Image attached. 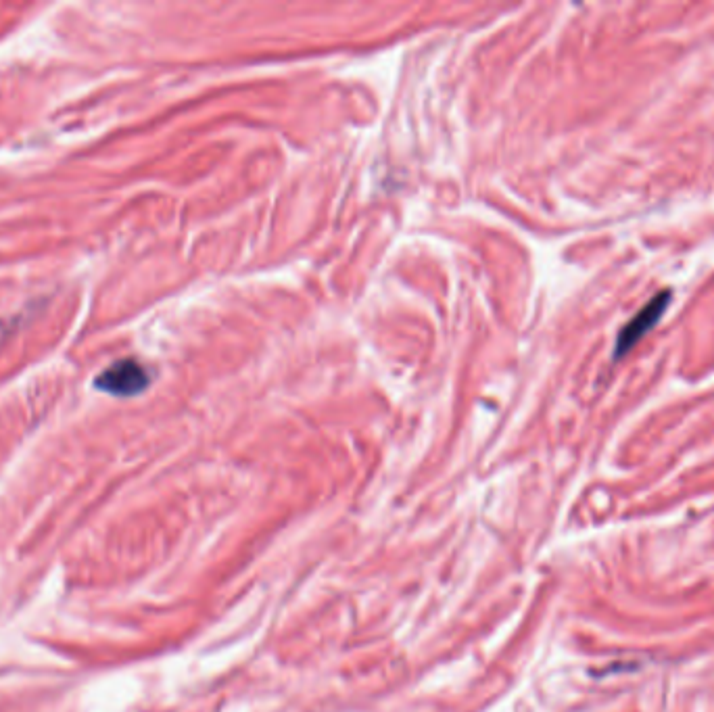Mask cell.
Instances as JSON below:
<instances>
[{"label": "cell", "instance_id": "2", "mask_svg": "<svg viewBox=\"0 0 714 712\" xmlns=\"http://www.w3.org/2000/svg\"><path fill=\"white\" fill-rule=\"evenodd\" d=\"M669 303V293H662L660 297H656L654 301H650V305H646L644 310H641L621 332V337H618V345L616 351L625 353L631 345H635L641 337L646 335V332L658 322L662 310Z\"/></svg>", "mask_w": 714, "mask_h": 712}, {"label": "cell", "instance_id": "1", "mask_svg": "<svg viewBox=\"0 0 714 712\" xmlns=\"http://www.w3.org/2000/svg\"><path fill=\"white\" fill-rule=\"evenodd\" d=\"M147 385H149V372L136 360L117 362L97 378V389L107 391L111 395H124V397L145 391Z\"/></svg>", "mask_w": 714, "mask_h": 712}]
</instances>
